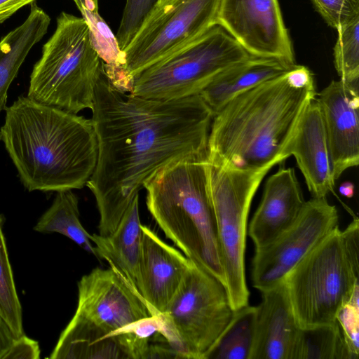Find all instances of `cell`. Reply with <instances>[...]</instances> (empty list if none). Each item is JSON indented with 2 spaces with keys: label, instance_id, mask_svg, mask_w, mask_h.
<instances>
[{
  "label": "cell",
  "instance_id": "cell-1",
  "mask_svg": "<svg viewBox=\"0 0 359 359\" xmlns=\"http://www.w3.org/2000/svg\"><path fill=\"white\" fill-rule=\"evenodd\" d=\"M116 88L105 69L92 110L97 159L86 186L97 206L99 235L111 234L144 184L180 161H207L213 114L201 95L158 100Z\"/></svg>",
  "mask_w": 359,
  "mask_h": 359
},
{
  "label": "cell",
  "instance_id": "cell-2",
  "mask_svg": "<svg viewBox=\"0 0 359 359\" xmlns=\"http://www.w3.org/2000/svg\"><path fill=\"white\" fill-rule=\"evenodd\" d=\"M316 97L313 75L294 65L228 102L212 118L207 161L241 170L271 169L309 102Z\"/></svg>",
  "mask_w": 359,
  "mask_h": 359
},
{
  "label": "cell",
  "instance_id": "cell-3",
  "mask_svg": "<svg viewBox=\"0 0 359 359\" xmlns=\"http://www.w3.org/2000/svg\"><path fill=\"white\" fill-rule=\"evenodd\" d=\"M5 111L1 140L26 189L59 192L86 185L97 159L92 119L24 95Z\"/></svg>",
  "mask_w": 359,
  "mask_h": 359
},
{
  "label": "cell",
  "instance_id": "cell-4",
  "mask_svg": "<svg viewBox=\"0 0 359 359\" xmlns=\"http://www.w3.org/2000/svg\"><path fill=\"white\" fill-rule=\"evenodd\" d=\"M206 163L180 161L162 168L144 185L146 203L166 237L225 286Z\"/></svg>",
  "mask_w": 359,
  "mask_h": 359
},
{
  "label": "cell",
  "instance_id": "cell-5",
  "mask_svg": "<svg viewBox=\"0 0 359 359\" xmlns=\"http://www.w3.org/2000/svg\"><path fill=\"white\" fill-rule=\"evenodd\" d=\"M104 62L82 17L62 12L32 69L27 97L70 113L92 109Z\"/></svg>",
  "mask_w": 359,
  "mask_h": 359
},
{
  "label": "cell",
  "instance_id": "cell-6",
  "mask_svg": "<svg viewBox=\"0 0 359 359\" xmlns=\"http://www.w3.org/2000/svg\"><path fill=\"white\" fill-rule=\"evenodd\" d=\"M299 326L337 323V315L359 286V262L348 255L339 226L318 242L283 280Z\"/></svg>",
  "mask_w": 359,
  "mask_h": 359
},
{
  "label": "cell",
  "instance_id": "cell-7",
  "mask_svg": "<svg viewBox=\"0 0 359 359\" xmlns=\"http://www.w3.org/2000/svg\"><path fill=\"white\" fill-rule=\"evenodd\" d=\"M251 56L215 25L135 76L130 93L158 100L198 95L222 72Z\"/></svg>",
  "mask_w": 359,
  "mask_h": 359
},
{
  "label": "cell",
  "instance_id": "cell-8",
  "mask_svg": "<svg viewBox=\"0 0 359 359\" xmlns=\"http://www.w3.org/2000/svg\"><path fill=\"white\" fill-rule=\"evenodd\" d=\"M270 170H241L206 163L225 287L234 311L249 302L245 266L248 218L253 197Z\"/></svg>",
  "mask_w": 359,
  "mask_h": 359
},
{
  "label": "cell",
  "instance_id": "cell-9",
  "mask_svg": "<svg viewBox=\"0 0 359 359\" xmlns=\"http://www.w3.org/2000/svg\"><path fill=\"white\" fill-rule=\"evenodd\" d=\"M233 313L224 285L193 261L161 316L169 341L182 358L208 359Z\"/></svg>",
  "mask_w": 359,
  "mask_h": 359
},
{
  "label": "cell",
  "instance_id": "cell-10",
  "mask_svg": "<svg viewBox=\"0 0 359 359\" xmlns=\"http://www.w3.org/2000/svg\"><path fill=\"white\" fill-rule=\"evenodd\" d=\"M220 0H158L128 46L122 67L133 84L142 70L216 25Z\"/></svg>",
  "mask_w": 359,
  "mask_h": 359
},
{
  "label": "cell",
  "instance_id": "cell-11",
  "mask_svg": "<svg viewBox=\"0 0 359 359\" xmlns=\"http://www.w3.org/2000/svg\"><path fill=\"white\" fill-rule=\"evenodd\" d=\"M158 314L116 269L95 268L78 283V304L72 320L117 337L139 330Z\"/></svg>",
  "mask_w": 359,
  "mask_h": 359
},
{
  "label": "cell",
  "instance_id": "cell-12",
  "mask_svg": "<svg viewBox=\"0 0 359 359\" xmlns=\"http://www.w3.org/2000/svg\"><path fill=\"white\" fill-rule=\"evenodd\" d=\"M339 226L336 207L326 197H312L296 220L267 244L255 248L251 279L261 292L283 281L291 269L318 242Z\"/></svg>",
  "mask_w": 359,
  "mask_h": 359
},
{
  "label": "cell",
  "instance_id": "cell-13",
  "mask_svg": "<svg viewBox=\"0 0 359 359\" xmlns=\"http://www.w3.org/2000/svg\"><path fill=\"white\" fill-rule=\"evenodd\" d=\"M216 25L250 55L295 65L278 0H220Z\"/></svg>",
  "mask_w": 359,
  "mask_h": 359
},
{
  "label": "cell",
  "instance_id": "cell-14",
  "mask_svg": "<svg viewBox=\"0 0 359 359\" xmlns=\"http://www.w3.org/2000/svg\"><path fill=\"white\" fill-rule=\"evenodd\" d=\"M316 98L336 181L346 170L359 163L358 85L332 81Z\"/></svg>",
  "mask_w": 359,
  "mask_h": 359
},
{
  "label": "cell",
  "instance_id": "cell-15",
  "mask_svg": "<svg viewBox=\"0 0 359 359\" xmlns=\"http://www.w3.org/2000/svg\"><path fill=\"white\" fill-rule=\"evenodd\" d=\"M193 261L142 224V250L137 290L158 313L165 312Z\"/></svg>",
  "mask_w": 359,
  "mask_h": 359
},
{
  "label": "cell",
  "instance_id": "cell-16",
  "mask_svg": "<svg viewBox=\"0 0 359 359\" xmlns=\"http://www.w3.org/2000/svg\"><path fill=\"white\" fill-rule=\"evenodd\" d=\"M261 293L250 359H298L302 328L283 281Z\"/></svg>",
  "mask_w": 359,
  "mask_h": 359
},
{
  "label": "cell",
  "instance_id": "cell-17",
  "mask_svg": "<svg viewBox=\"0 0 359 359\" xmlns=\"http://www.w3.org/2000/svg\"><path fill=\"white\" fill-rule=\"evenodd\" d=\"M285 158L293 156L313 197L334 193V179L322 111L314 97L304 111L288 143Z\"/></svg>",
  "mask_w": 359,
  "mask_h": 359
},
{
  "label": "cell",
  "instance_id": "cell-18",
  "mask_svg": "<svg viewBox=\"0 0 359 359\" xmlns=\"http://www.w3.org/2000/svg\"><path fill=\"white\" fill-rule=\"evenodd\" d=\"M292 168H280L266 180L261 201L248 227L255 248L277 237L298 217L305 203Z\"/></svg>",
  "mask_w": 359,
  "mask_h": 359
},
{
  "label": "cell",
  "instance_id": "cell-19",
  "mask_svg": "<svg viewBox=\"0 0 359 359\" xmlns=\"http://www.w3.org/2000/svg\"><path fill=\"white\" fill-rule=\"evenodd\" d=\"M95 256L106 260L137 290L139 263L142 250V224L137 195L115 230L102 236L90 234Z\"/></svg>",
  "mask_w": 359,
  "mask_h": 359
},
{
  "label": "cell",
  "instance_id": "cell-20",
  "mask_svg": "<svg viewBox=\"0 0 359 359\" xmlns=\"http://www.w3.org/2000/svg\"><path fill=\"white\" fill-rule=\"evenodd\" d=\"M292 66L274 58L251 56L222 72L199 95L214 116L236 96Z\"/></svg>",
  "mask_w": 359,
  "mask_h": 359
},
{
  "label": "cell",
  "instance_id": "cell-21",
  "mask_svg": "<svg viewBox=\"0 0 359 359\" xmlns=\"http://www.w3.org/2000/svg\"><path fill=\"white\" fill-rule=\"evenodd\" d=\"M50 22L49 15L33 3L26 20L0 41V113L6 108L10 85L30 50L46 34Z\"/></svg>",
  "mask_w": 359,
  "mask_h": 359
},
{
  "label": "cell",
  "instance_id": "cell-22",
  "mask_svg": "<svg viewBox=\"0 0 359 359\" xmlns=\"http://www.w3.org/2000/svg\"><path fill=\"white\" fill-rule=\"evenodd\" d=\"M34 230L60 233L95 256L90 234L79 219V201L72 190L57 192L52 205L41 216Z\"/></svg>",
  "mask_w": 359,
  "mask_h": 359
},
{
  "label": "cell",
  "instance_id": "cell-23",
  "mask_svg": "<svg viewBox=\"0 0 359 359\" xmlns=\"http://www.w3.org/2000/svg\"><path fill=\"white\" fill-rule=\"evenodd\" d=\"M256 306L247 304L236 311L208 359H250L255 334Z\"/></svg>",
  "mask_w": 359,
  "mask_h": 359
},
{
  "label": "cell",
  "instance_id": "cell-24",
  "mask_svg": "<svg viewBox=\"0 0 359 359\" xmlns=\"http://www.w3.org/2000/svg\"><path fill=\"white\" fill-rule=\"evenodd\" d=\"M298 359H353L337 323L302 328Z\"/></svg>",
  "mask_w": 359,
  "mask_h": 359
},
{
  "label": "cell",
  "instance_id": "cell-25",
  "mask_svg": "<svg viewBox=\"0 0 359 359\" xmlns=\"http://www.w3.org/2000/svg\"><path fill=\"white\" fill-rule=\"evenodd\" d=\"M0 315L17 337L24 334L22 312L2 230L0 217Z\"/></svg>",
  "mask_w": 359,
  "mask_h": 359
},
{
  "label": "cell",
  "instance_id": "cell-26",
  "mask_svg": "<svg viewBox=\"0 0 359 359\" xmlns=\"http://www.w3.org/2000/svg\"><path fill=\"white\" fill-rule=\"evenodd\" d=\"M338 37L334 48V63L339 79L358 85L359 18L337 29Z\"/></svg>",
  "mask_w": 359,
  "mask_h": 359
},
{
  "label": "cell",
  "instance_id": "cell-27",
  "mask_svg": "<svg viewBox=\"0 0 359 359\" xmlns=\"http://www.w3.org/2000/svg\"><path fill=\"white\" fill-rule=\"evenodd\" d=\"M158 0H126L115 35L122 52L130 43Z\"/></svg>",
  "mask_w": 359,
  "mask_h": 359
},
{
  "label": "cell",
  "instance_id": "cell-28",
  "mask_svg": "<svg viewBox=\"0 0 359 359\" xmlns=\"http://www.w3.org/2000/svg\"><path fill=\"white\" fill-rule=\"evenodd\" d=\"M345 344L353 359L359 355V286L350 299L344 303L337 315Z\"/></svg>",
  "mask_w": 359,
  "mask_h": 359
},
{
  "label": "cell",
  "instance_id": "cell-29",
  "mask_svg": "<svg viewBox=\"0 0 359 359\" xmlns=\"http://www.w3.org/2000/svg\"><path fill=\"white\" fill-rule=\"evenodd\" d=\"M330 27L337 29L359 18V0H311Z\"/></svg>",
  "mask_w": 359,
  "mask_h": 359
},
{
  "label": "cell",
  "instance_id": "cell-30",
  "mask_svg": "<svg viewBox=\"0 0 359 359\" xmlns=\"http://www.w3.org/2000/svg\"><path fill=\"white\" fill-rule=\"evenodd\" d=\"M39 343L24 334L14 341L4 359H39Z\"/></svg>",
  "mask_w": 359,
  "mask_h": 359
},
{
  "label": "cell",
  "instance_id": "cell-31",
  "mask_svg": "<svg viewBox=\"0 0 359 359\" xmlns=\"http://www.w3.org/2000/svg\"><path fill=\"white\" fill-rule=\"evenodd\" d=\"M36 0H0V24L11 17L21 8Z\"/></svg>",
  "mask_w": 359,
  "mask_h": 359
},
{
  "label": "cell",
  "instance_id": "cell-32",
  "mask_svg": "<svg viewBox=\"0 0 359 359\" xmlns=\"http://www.w3.org/2000/svg\"><path fill=\"white\" fill-rule=\"evenodd\" d=\"M18 337L8 324L0 315V359L4 355Z\"/></svg>",
  "mask_w": 359,
  "mask_h": 359
},
{
  "label": "cell",
  "instance_id": "cell-33",
  "mask_svg": "<svg viewBox=\"0 0 359 359\" xmlns=\"http://www.w3.org/2000/svg\"><path fill=\"white\" fill-rule=\"evenodd\" d=\"M73 1L86 21L100 16L98 0H73Z\"/></svg>",
  "mask_w": 359,
  "mask_h": 359
},
{
  "label": "cell",
  "instance_id": "cell-34",
  "mask_svg": "<svg viewBox=\"0 0 359 359\" xmlns=\"http://www.w3.org/2000/svg\"><path fill=\"white\" fill-rule=\"evenodd\" d=\"M339 191L344 196L352 198L354 195V185L351 182H344L340 185Z\"/></svg>",
  "mask_w": 359,
  "mask_h": 359
}]
</instances>
